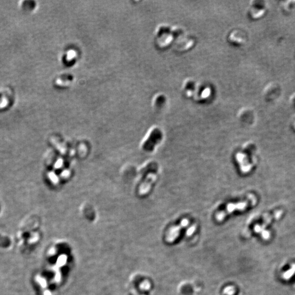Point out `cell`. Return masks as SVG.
Masks as SVG:
<instances>
[{"instance_id": "3", "label": "cell", "mask_w": 295, "mask_h": 295, "mask_svg": "<svg viewBox=\"0 0 295 295\" xmlns=\"http://www.w3.org/2000/svg\"><path fill=\"white\" fill-rule=\"evenodd\" d=\"M235 159L240 164L241 171L244 173H248L252 168V165L250 164L246 154L242 153H238L235 155Z\"/></svg>"}, {"instance_id": "4", "label": "cell", "mask_w": 295, "mask_h": 295, "mask_svg": "<svg viewBox=\"0 0 295 295\" xmlns=\"http://www.w3.org/2000/svg\"><path fill=\"white\" fill-rule=\"evenodd\" d=\"M161 138V134L158 130H154L148 139L147 141L145 143L144 148L147 150H152L155 147V145L158 143Z\"/></svg>"}, {"instance_id": "1", "label": "cell", "mask_w": 295, "mask_h": 295, "mask_svg": "<svg viewBox=\"0 0 295 295\" xmlns=\"http://www.w3.org/2000/svg\"><path fill=\"white\" fill-rule=\"evenodd\" d=\"M256 202V197L253 195H250L244 201L228 204L224 209L216 214L215 219L218 221H222L229 214L236 210H243L250 206L255 205Z\"/></svg>"}, {"instance_id": "2", "label": "cell", "mask_w": 295, "mask_h": 295, "mask_svg": "<svg viewBox=\"0 0 295 295\" xmlns=\"http://www.w3.org/2000/svg\"><path fill=\"white\" fill-rule=\"evenodd\" d=\"M189 220L187 219H184L178 226L172 227L168 231V233L167 235V240L169 242L174 241L179 234L180 230L184 227H186L189 225Z\"/></svg>"}, {"instance_id": "5", "label": "cell", "mask_w": 295, "mask_h": 295, "mask_svg": "<svg viewBox=\"0 0 295 295\" xmlns=\"http://www.w3.org/2000/svg\"><path fill=\"white\" fill-rule=\"evenodd\" d=\"M157 175L156 174L152 173L148 175L146 180L143 183L139 190V193L141 195H145L150 191L153 183L156 181Z\"/></svg>"}, {"instance_id": "6", "label": "cell", "mask_w": 295, "mask_h": 295, "mask_svg": "<svg viewBox=\"0 0 295 295\" xmlns=\"http://www.w3.org/2000/svg\"><path fill=\"white\" fill-rule=\"evenodd\" d=\"M282 214H283V211L282 210H278V211L275 212L273 215H269L267 218H266L264 220L263 224L261 225H257V226H256L255 227V230L257 232L262 231V230L264 229V228H265V226L269 224L273 218H279L281 215Z\"/></svg>"}, {"instance_id": "7", "label": "cell", "mask_w": 295, "mask_h": 295, "mask_svg": "<svg viewBox=\"0 0 295 295\" xmlns=\"http://www.w3.org/2000/svg\"><path fill=\"white\" fill-rule=\"evenodd\" d=\"M11 245V240L8 237L0 235V247L8 248Z\"/></svg>"}]
</instances>
